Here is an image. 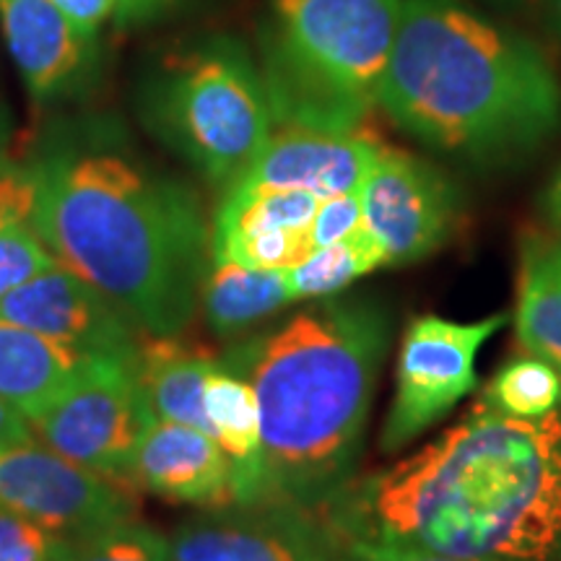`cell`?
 Wrapping results in <instances>:
<instances>
[{
	"instance_id": "cell-4",
	"label": "cell",
	"mask_w": 561,
	"mask_h": 561,
	"mask_svg": "<svg viewBox=\"0 0 561 561\" xmlns=\"http://www.w3.org/2000/svg\"><path fill=\"white\" fill-rule=\"evenodd\" d=\"M380 107L442 153L504 161L561 128V83L523 34L458 0H403Z\"/></svg>"
},
{
	"instance_id": "cell-7",
	"label": "cell",
	"mask_w": 561,
	"mask_h": 561,
	"mask_svg": "<svg viewBox=\"0 0 561 561\" xmlns=\"http://www.w3.org/2000/svg\"><path fill=\"white\" fill-rule=\"evenodd\" d=\"M151 421L157 419L140 388L136 354H91L70 388L30 424L34 437L62 458L128 481L130 455Z\"/></svg>"
},
{
	"instance_id": "cell-32",
	"label": "cell",
	"mask_w": 561,
	"mask_h": 561,
	"mask_svg": "<svg viewBox=\"0 0 561 561\" xmlns=\"http://www.w3.org/2000/svg\"><path fill=\"white\" fill-rule=\"evenodd\" d=\"M24 442H34L32 424L24 413L0 398V447L24 445Z\"/></svg>"
},
{
	"instance_id": "cell-18",
	"label": "cell",
	"mask_w": 561,
	"mask_h": 561,
	"mask_svg": "<svg viewBox=\"0 0 561 561\" xmlns=\"http://www.w3.org/2000/svg\"><path fill=\"white\" fill-rule=\"evenodd\" d=\"M517 339L561 375V234L530 231L520 244Z\"/></svg>"
},
{
	"instance_id": "cell-2",
	"label": "cell",
	"mask_w": 561,
	"mask_h": 561,
	"mask_svg": "<svg viewBox=\"0 0 561 561\" xmlns=\"http://www.w3.org/2000/svg\"><path fill=\"white\" fill-rule=\"evenodd\" d=\"M30 224L62 268L89 280L146 335H178L214 263L195 195L130 153L68 146L26 170Z\"/></svg>"
},
{
	"instance_id": "cell-22",
	"label": "cell",
	"mask_w": 561,
	"mask_h": 561,
	"mask_svg": "<svg viewBox=\"0 0 561 561\" xmlns=\"http://www.w3.org/2000/svg\"><path fill=\"white\" fill-rule=\"evenodd\" d=\"M320 198L301 191H273V187L234 185L224 195L214 219V237L244 234L268 229H312Z\"/></svg>"
},
{
	"instance_id": "cell-12",
	"label": "cell",
	"mask_w": 561,
	"mask_h": 561,
	"mask_svg": "<svg viewBox=\"0 0 561 561\" xmlns=\"http://www.w3.org/2000/svg\"><path fill=\"white\" fill-rule=\"evenodd\" d=\"M0 320L30 328L87 354L130 356L144 335L102 291L62 265L5 294L0 299Z\"/></svg>"
},
{
	"instance_id": "cell-29",
	"label": "cell",
	"mask_w": 561,
	"mask_h": 561,
	"mask_svg": "<svg viewBox=\"0 0 561 561\" xmlns=\"http://www.w3.org/2000/svg\"><path fill=\"white\" fill-rule=\"evenodd\" d=\"M335 561H473L447 557V553L416 549V546H401L390 541H377V538L362 536H343L341 533V549Z\"/></svg>"
},
{
	"instance_id": "cell-17",
	"label": "cell",
	"mask_w": 561,
	"mask_h": 561,
	"mask_svg": "<svg viewBox=\"0 0 561 561\" xmlns=\"http://www.w3.org/2000/svg\"><path fill=\"white\" fill-rule=\"evenodd\" d=\"M91 354L0 320V398L30 421L79 377Z\"/></svg>"
},
{
	"instance_id": "cell-13",
	"label": "cell",
	"mask_w": 561,
	"mask_h": 561,
	"mask_svg": "<svg viewBox=\"0 0 561 561\" xmlns=\"http://www.w3.org/2000/svg\"><path fill=\"white\" fill-rule=\"evenodd\" d=\"M380 151L382 146L359 130L280 128L234 185L301 191L320 201L359 193Z\"/></svg>"
},
{
	"instance_id": "cell-23",
	"label": "cell",
	"mask_w": 561,
	"mask_h": 561,
	"mask_svg": "<svg viewBox=\"0 0 561 561\" xmlns=\"http://www.w3.org/2000/svg\"><path fill=\"white\" fill-rule=\"evenodd\" d=\"M481 401L510 416L541 419L561 405V375L536 356L512 359L491 377Z\"/></svg>"
},
{
	"instance_id": "cell-34",
	"label": "cell",
	"mask_w": 561,
	"mask_h": 561,
	"mask_svg": "<svg viewBox=\"0 0 561 561\" xmlns=\"http://www.w3.org/2000/svg\"><path fill=\"white\" fill-rule=\"evenodd\" d=\"M546 214L557 231L561 234V172L557 174V180L551 182L549 193H546Z\"/></svg>"
},
{
	"instance_id": "cell-26",
	"label": "cell",
	"mask_w": 561,
	"mask_h": 561,
	"mask_svg": "<svg viewBox=\"0 0 561 561\" xmlns=\"http://www.w3.org/2000/svg\"><path fill=\"white\" fill-rule=\"evenodd\" d=\"M60 265L30 221L0 229V299L39 273Z\"/></svg>"
},
{
	"instance_id": "cell-14",
	"label": "cell",
	"mask_w": 561,
	"mask_h": 561,
	"mask_svg": "<svg viewBox=\"0 0 561 561\" xmlns=\"http://www.w3.org/2000/svg\"><path fill=\"white\" fill-rule=\"evenodd\" d=\"M125 479L149 494L216 510L234 504V471L208 432L151 421L130 455Z\"/></svg>"
},
{
	"instance_id": "cell-9",
	"label": "cell",
	"mask_w": 561,
	"mask_h": 561,
	"mask_svg": "<svg viewBox=\"0 0 561 561\" xmlns=\"http://www.w3.org/2000/svg\"><path fill=\"white\" fill-rule=\"evenodd\" d=\"M136 502L128 481L89 471L42 442L0 447V507L70 541L136 520Z\"/></svg>"
},
{
	"instance_id": "cell-3",
	"label": "cell",
	"mask_w": 561,
	"mask_h": 561,
	"mask_svg": "<svg viewBox=\"0 0 561 561\" xmlns=\"http://www.w3.org/2000/svg\"><path fill=\"white\" fill-rule=\"evenodd\" d=\"M388 343V312L356 297L320 301L221 356L252 385L261 409L252 504L322 510L356 479Z\"/></svg>"
},
{
	"instance_id": "cell-19",
	"label": "cell",
	"mask_w": 561,
	"mask_h": 561,
	"mask_svg": "<svg viewBox=\"0 0 561 561\" xmlns=\"http://www.w3.org/2000/svg\"><path fill=\"white\" fill-rule=\"evenodd\" d=\"M203 405L210 434L231 460L234 504H252L261 481V409L255 390L242 375L216 362L203 390Z\"/></svg>"
},
{
	"instance_id": "cell-27",
	"label": "cell",
	"mask_w": 561,
	"mask_h": 561,
	"mask_svg": "<svg viewBox=\"0 0 561 561\" xmlns=\"http://www.w3.org/2000/svg\"><path fill=\"white\" fill-rule=\"evenodd\" d=\"M70 543L45 525L0 507V561H62Z\"/></svg>"
},
{
	"instance_id": "cell-16",
	"label": "cell",
	"mask_w": 561,
	"mask_h": 561,
	"mask_svg": "<svg viewBox=\"0 0 561 561\" xmlns=\"http://www.w3.org/2000/svg\"><path fill=\"white\" fill-rule=\"evenodd\" d=\"M216 359L210 351L178 335H140L136 371L151 416L210 434L203 390ZM214 437V434H210Z\"/></svg>"
},
{
	"instance_id": "cell-25",
	"label": "cell",
	"mask_w": 561,
	"mask_h": 561,
	"mask_svg": "<svg viewBox=\"0 0 561 561\" xmlns=\"http://www.w3.org/2000/svg\"><path fill=\"white\" fill-rule=\"evenodd\" d=\"M62 561H172L167 536L136 520L76 538Z\"/></svg>"
},
{
	"instance_id": "cell-30",
	"label": "cell",
	"mask_w": 561,
	"mask_h": 561,
	"mask_svg": "<svg viewBox=\"0 0 561 561\" xmlns=\"http://www.w3.org/2000/svg\"><path fill=\"white\" fill-rule=\"evenodd\" d=\"M32 203L34 191L26 172H0V229L30 221Z\"/></svg>"
},
{
	"instance_id": "cell-21",
	"label": "cell",
	"mask_w": 561,
	"mask_h": 561,
	"mask_svg": "<svg viewBox=\"0 0 561 561\" xmlns=\"http://www.w3.org/2000/svg\"><path fill=\"white\" fill-rule=\"evenodd\" d=\"M380 265H388L385 248L367 227H362L346 240L318 248L305 263L286 271V284L291 299L331 297Z\"/></svg>"
},
{
	"instance_id": "cell-11",
	"label": "cell",
	"mask_w": 561,
	"mask_h": 561,
	"mask_svg": "<svg viewBox=\"0 0 561 561\" xmlns=\"http://www.w3.org/2000/svg\"><path fill=\"white\" fill-rule=\"evenodd\" d=\"M167 546L172 561H335L341 533L320 510L227 504L178 525Z\"/></svg>"
},
{
	"instance_id": "cell-31",
	"label": "cell",
	"mask_w": 561,
	"mask_h": 561,
	"mask_svg": "<svg viewBox=\"0 0 561 561\" xmlns=\"http://www.w3.org/2000/svg\"><path fill=\"white\" fill-rule=\"evenodd\" d=\"M53 3L91 37H96L104 21L117 13V0H53Z\"/></svg>"
},
{
	"instance_id": "cell-1",
	"label": "cell",
	"mask_w": 561,
	"mask_h": 561,
	"mask_svg": "<svg viewBox=\"0 0 561 561\" xmlns=\"http://www.w3.org/2000/svg\"><path fill=\"white\" fill-rule=\"evenodd\" d=\"M343 536L473 561L561 553V411L517 419L476 403L458 424L328 507Z\"/></svg>"
},
{
	"instance_id": "cell-10",
	"label": "cell",
	"mask_w": 561,
	"mask_h": 561,
	"mask_svg": "<svg viewBox=\"0 0 561 561\" xmlns=\"http://www.w3.org/2000/svg\"><path fill=\"white\" fill-rule=\"evenodd\" d=\"M364 227L385 248L388 265H405L445 248L458 231V185L411 153L382 149L362 191Z\"/></svg>"
},
{
	"instance_id": "cell-20",
	"label": "cell",
	"mask_w": 561,
	"mask_h": 561,
	"mask_svg": "<svg viewBox=\"0 0 561 561\" xmlns=\"http://www.w3.org/2000/svg\"><path fill=\"white\" fill-rule=\"evenodd\" d=\"M286 271H255L237 263H214L201 286L198 307L210 331L234 335L252 322L268 318L289 305Z\"/></svg>"
},
{
	"instance_id": "cell-8",
	"label": "cell",
	"mask_w": 561,
	"mask_h": 561,
	"mask_svg": "<svg viewBox=\"0 0 561 561\" xmlns=\"http://www.w3.org/2000/svg\"><path fill=\"white\" fill-rule=\"evenodd\" d=\"M504 322V312L479 322L434 314L411 322L398 356L396 398L380 432L385 453L401 450L479 388L476 356Z\"/></svg>"
},
{
	"instance_id": "cell-15",
	"label": "cell",
	"mask_w": 561,
	"mask_h": 561,
	"mask_svg": "<svg viewBox=\"0 0 561 561\" xmlns=\"http://www.w3.org/2000/svg\"><path fill=\"white\" fill-rule=\"evenodd\" d=\"M0 26L34 100H66L81 91L94 66V37L53 0H0Z\"/></svg>"
},
{
	"instance_id": "cell-28",
	"label": "cell",
	"mask_w": 561,
	"mask_h": 561,
	"mask_svg": "<svg viewBox=\"0 0 561 561\" xmlns=\"http://www.w3.org/2000/svg\"><path fill=\"white\" fill-rule=\"evenodd\" d=\"M362 227L364 216L359 193H346L320 201L318 214H314L312 221L314 248H328V244L346 240V237L356 234Z\"/></svg>"
},
{
	"instance_id": "cell-24",
	"label": "cell",
	"mask_w": 561,
	"mask_h": 561,
	"mask_svg": "<svg viewBox=\"0 0 561 561\" xmlns=\"http://www.w3.org/2000/svg\"><path fill=\"white\" fill-rule=\"evenodd\" d=\"M314 248L312 229H268L210 240L214 263H237L255 271H289L305 263Z\"/></svg>"
},
{
	"instance_id": "cell-6",
	"label": "cell",
	"mask_w": 561,
	"mask_h": 561,
	"mask_svg": "<svg viewBox=\"0 0 561 561\" xmlns=\"http://www.w3.org/2000/svg\"><path fill=\"white\" fill-rule=\"evenodd\" d=\"M151 130L214 185L242 180L271 138L263 76L234 42H210L174 60L146 100Z\"/></svg>"
},
{
	"instance_id": "cell-5",
	"label": "cell",
	"mask_w": 561,
	"mask_h": 561,
	"mask_svg": "<svg viewBox=\"0 0 561 561\" xmlns=\"http://www.w3.org/2000/svg\"><path fill=\"white\" fill-rule=\"evenodd\" d=\"M403 0H273L265 91L280 128L359 130L380 91Z\"/></svg>"
},
{
	"instance_id": "cell-33",
	"label": "cell",
	"mask_w": 561,
	"mask_h": 561,
	"mask_svg": "<svg viewBox=\"0 0 561 561\" xmlns=\"http://www.w3.org/2000/svg\"><path fill=\"white\" fill-rule=\"evenodd\" d=\"M172 0H117V21L121 24H144L170 5Z\"/></svg>"
},
{
	"instance_id": "cell-35",
	"label": "cell",
	"mask_w": 561,
	"mask_h": 561,
	"mask_svg": "<svg viewBox=\"0 0 561 561\" xmlns=\"http://www.w3.org/2000/svg\"><path fill=\"white\" fill-rule=\"evenodd\" d=\"M559 26H561V0H559Z\"/></svg>"
}]
</instances>
